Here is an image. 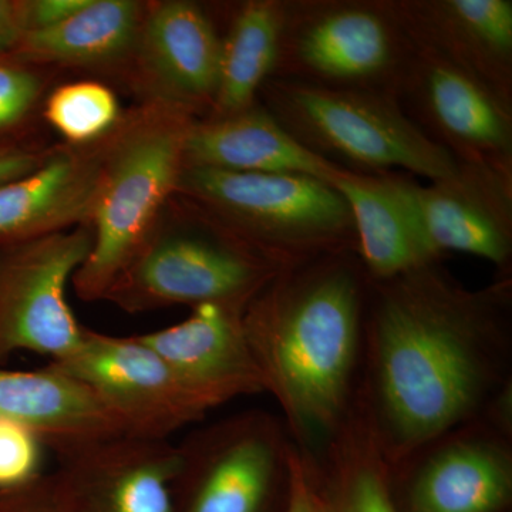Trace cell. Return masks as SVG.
<instances>
[{
  "label": "cell",
  "mask_w": 512,
  "mask_h": 512,
  "mask_svg": "<svg viewBox=\"0 0 512 512\" xmlns=\"http://www.w3.org/2000/svg\"><path fill=\"white\" fill-rule=\"evenodd\" d=\"M370 333L386 457L453 429L494 382L510 281L468 291L437 262L373 281Z\"/></svg>",
  "instance_id": "1"
},
{
  "label": "cell",
  "mask_w": 512,
  "mask_h": 512,
  "mask_svg": "<svg viewBox=\"0 0 512 512\" xmlns=\"http://www.w3.org/2000/svg\"><path fill=\"white\" fill-rule=\"evenodd\" d=\"M349 251L281 269L242 315L249 349L292 429L335 436L348 412L365 292Z\"/></svg>",
  "instance_id": "2"
},
{
  "label": "cell",
  "mask_w": 512,
  "mask_h": 512,
  "mask_svg": "<svg viewBox=\"0 0 512 512\" xmlns=\"http://www.w3.org/2000/svg\"><path fill=\"white\" fill-rule=\"evenodd\" d=\"M195 120L184 107L147 99L124 111L107 136L90 222L92 249L72 279L82 301H103L177 194L185 144Z\"/></svg>",
  "instance_id": "3"
},
{
  "label": "cell",
  "mask_w": 512,
  "mask_h": 512,
  "mask_svg": "<svg viewBox=\"0 0 512 512\" xmlns=\"http://www.w3.org/2000/svg\"><path fill=\"white\" fill-rule=\"evenodd\" d=\"M284 266L175 194L103 301L128 313L204 303L245 309Z\"/></svg>",
  "instance_id": "4"
},
{
  "label": "cell",
  "mask_w": 512,
  "mask_h": 512,
  "mask_svg": "<svg viewBox=\"0 0 512 512\" xmlns=\"http://www.w3.org/2000/svg\"><path fill=\"white\" fill-rule=\"evenodd\" d=\"M265 109L320 157L363 174L394 168L440 181L461 163L431 140L392 94L338 89L301 80L269 79Z\"/></svg>",
  "instance_id": "5"
},
{
  "label": "cell",
  "mask_w": 512,
  "mask_h": 512,
  "mask_svg": "<svg viewBox=\"0 0 512 512\" xmlns=\"http://www.w3.org/2000/svg\"><path fill=\"white\" fill-rule=\"evenodd\" d=\"M177 194L284 268L357 252L348 202L318 178L185 167Z\"/></svg>",
  "instance_id": "6"
},
{
  "label": "cell",
  "mask_w": 512,
  "mask_h": 512,
  "mask_svg": "<svg viewBox=\"0 0 512 512\" xmlns=\"http://www.w3.org/2000/svg\"><path fill=\"white\" fill-rule=\"evenodd\" d=\"M413 45L384 2L286 5L288 79L397 97Z\"/></svg>",
  "instance_id": "7"
},
{
  "label": "cell",
  "mask_w": 512,
  "mask_h": 512,
  "mask_svg": "<svg viewBox=\"0 0 512 512\" xmlns=\"http://www.w3.org/2000/svg\"><path fill=\"white\" fill-rule=\"evenodd\" d=\"M92 244L90 225L0 242V362L20 350L56 362L80 348L86 328L66 289Z\"/></svg>",
  "instance_id": "8"
},
{
  "label": "cell",
  "mask_w": 512,
  "mask_h": 512,
  "mask_svg": "<svg viewBox=\"0 0 512 512\" xmlns=\"http://www.w3.org/2000/svg\"><path fill=\"white\" fill-rule=\"evenodd\" d=\"M177 448L173 512H265L291 477L292 448L265 413L229 417Z\"/></svg>",
  "instance_id": "9"
},
{
  "label": "cell",
  "mask_w": 512,
  "mask_h": 512,
  "mask_svg": "<svg viewBox=\"0 0 512 512\" xmlns=\"http://www.w3.org/2000/svg\"><path fill=\"white\" fill-rule=\"evenodd\" d=\"M47 366L86 386L128 437L167 440L210 410L137 336L86 329L76 352Z\"/></svg>",
  "instance_id": "10"
},
{
  "label": "cell",
  "mask_w": 512,
  "mask_h": 512,
  "mask_svg": "<svg viewBox=\"0 0 512 512\" xmlns=\"http://www.w3.org/2000/svg\"><path fill=\"white\" fill-rule=\"evenodd\" d=\"M397 100L458 163L512 181L511 103L473 74L433 50L413 45Z\"/></svg>",
  "instance_id": "11"
},
{
  "label": "cell",
  "mask_w": 512,
  "mask_h": 512,
  "mask_svg": "<svg viewBox=\"0 0 512 512\" xmlns=\"http://www.w3.org/2000/svg\"><path fill=\"white\" fill-rule=\"evenodd\" d=\"M46 478L59 512H173L178 448L120 436L60 458Z\"/></svg>",
  "instance_id": "12"
},
{
  "label": "cell",
  "mask_w": 512,
  "mask_h": 512,
  "mask_svg": "<svg viewBox=\"0 0 512 512\" xmlns=\"http://www.w3.org/2000/svg\"><path fill=\"white\" fill-rule=\"evenodd\" d=\"M392 177L437 258L444 252H463L497 266L508 264L512 181L466 164L453 178L427 184L400 174Z\"/></svg>",
  "instance_id": "13"
},
{
  "label": "cell",
  "mask_w": 512,
  "mask_h": 512,
  "mask_svg": "<svg viewBox=\"0 0 512 512\" xmlns=\"http://www.w3.org/2000/svg\"><path fill=\"white\" fill-rule=\"evenodd\" d=\"M222 37L197 3H147L134 59L148 99L197 114L211 110L220 80Z\"/></svg>",
  "instance_id": "14"
},
{
  "label": "cell",
  "mask_w": 512,
  "mask_h": 512,
  "mask_svg": "<svg viewBox=\"0 0 512 512\" xmlns=\"http://www.w3.org/2000/svg\"><path fill=\"white\" fill-rule=\"evenodd\" d=\"M384 3L413 45L457 64L511 103V0Z\"/></svg>",
  "instance_id": "15"
},
{
  "label": "cell",
  "mask_w": 512,
  "mask_h": 512,
  "mask_svg": "<svg viewBox=\"0 0 512 512\" xmlns=\"http://www.w3.org/2000/svg\"><path fill=\"white\" fill-rule=\"evenodd\" d=\"M237 306H194L184 322L137 338L154 350L208 409L264 392Z\"/></svg>",
  "instance_id": "16"
},
{
  "label": "cell",
  "mask_w": 512,
  "mask_h": 512,
  "mask_svg": "<svg viewBox=\"0 0 512 512\" xmlns=\"http://www.w3.org/2000/svg\"><path fill=\"white\" fill-rule=\"evenodd\" d=\"M107 136L86 146L52 147L35 171L0 185V242L90 225Z\"/></svg>",
  "instance_id": "17"
},
{
  "label": "cell",
  "mask_w": 512,
  "mask_h": 512,
  "mask_svg": "<svg viewBox=\"0 0 512 512\" xmlns=\"http://www.w3.org/2000/svg\"><path fill=\"white\" fill-rule=\"evenodd\" d=\"M185 167L306 175L330 185L348 170L306 147L258 104L231 116L195 120L185 144Z\"/></svg>",
  "instance_id": "18"
},
{
  "label": "cell",
  "mask_w": 512,
  "mask_h": 512,
  "mask_svg": "<svg viewBox=\"0 0 512 512\" xmlns=\"http://www.w3.org/2000/svg\"><path fill=\"white\" fill-rule=\"evenodd\" d=\"M0 417L28 427L59 458L126 436L86 386L50 366L35 372L0 369Z\"/></svg>",
  "instance_id": "19"
},
{
  "label": "cell",
  "mask_w": 512,
  "mask_h": 512,
  "mask_svg": "<svg viewBox=\"0 0 512 512\" xmlns=\"http://www.w3.org/2000/svg\"><path fill=\"white\" fill-rule=\"evenodd\" d=\"M332 185L348 202L357 254L372 281H386L437 262L392 173L346 170Z\"/></svg>",
  "instance_id": "20"
},
{
  "label": "cell",
  "mask_w": 512,
  "mask_h": 512,
  "mask_svg": "<svg viewBox=\"0 0 512 512\" xmlns=\"http://www.w3.org/2000/svg\"><path fill=\"white\" fill-rule=\"evenodd\" d=\"M147 3L87 0L59 25L23 33L12 57L32 64L97 67L134 56Z\"/></svg>",
  "instance_id": "21"
},
{
  "label": "cell",
  "mask_w": 512,
  "mask_h": 512,
  "mask_svg": "<svg viewBox=\"0 0 512 512\" xmlns=\"http://www.w3.org/2000/svg\"><path fill=\"white\" fill-rule=\"evenodd\" d=\"M511 490L507 451L490 441L457 440L421 467L410 490V511L497 512Z\"/></svg>",
  "instance_id": "22"
},
{
  "label": "cell",
  "mask_w": 512,
  "mask_h": 512,
  "mask_svg": "<svg viewBox=\"0 0 512 512\" xmlns=\"http://www.w3.org/2000/svg\"><path fill=\"white\" fill-rule=\"evenodd\" d=\"M285 22V3L251 0L239 8L222 37L220 80L208 117L231 116L255 106L278 69Z\"/></svg>",
  "instance_id": "23"
},
{
  "label": "cell",
  "mask_w": 512,
  "mask_h": 512,
  "mask_svg": "<svg viewBox=\"0 0 512 512\" xmlns=\"http://www.w3.org/2000/svg\"><path fill=\"white\" fill-rule=\"evenodd\" d=\"M330 448V504L322 512H397L376 429L343 421ZM318 494V493H316ZM319 500V498H318Z\"/></svg>",
  "instance_id": "24"
},
{
  "label": "cell",
  "mask_w": 512,
  "mask_h": 512,
  "mask_svg": "<svg viewBox=\"0 0 512 512\" xmlns=\"http://www.w3.org/2000/svg\"><path fill=\"white\" fill-rule=\"evenodd\" d=\"M119 99L110 87L94 80L63 84L50 93L43 117L70 146L99 141L123 117Z\"/></svg>",
  "instance_id": "25"
},
{
  "label": "cell",
  "mask_w": 512,
  "mask_h": 512,
  "mask_svg": "<svg viewBox=\"0 0 512 512\" xmlns=\"http://www.w3.org/2000/svg\"><path fill=\"white\" fill-rule=\"evenodd\" d=\"M45 87V79L36 66L12 56L0 57V137L29 119Z\"/></svg>",
  "instance_id": "26"
},
{
  "label": "cell",
  "mask_w": 512,
  "mask_h": 512,
  "mask_svg": "<svg viewBox=\"0 0 512 512\" xmlns=\"http://www.w3.org/2000/svg\"><path fill=\"white\" fill-rule=\"evenodd\" d=\"M43 447L28 427L0 417V491L16 490L42 477Z\"/></svg>",
  "instance_id": "27"
},
{
  "label": "cell",
  "mask_w": 512,
  "mask_h": 512,
  "mask_svg": "<svg viewBox=\"0 0 512 512\" xmlns=\"http://www.w3.org/2000/svg\"><path fill=\"white\" fill-rule=\"evenodd\" d=\"M50 148L26 146L15 141H0V185L12 183L32 173L49 157Z\"/></svg>",
  "instance_id": "28"
},
{
  "label": "cell",
  "mask_w": 512,
  "mask_h": 512,
  "mask_svg": "<svg viewBox=\"0 0 512 512\" xmlns=\"http://www.w3.org/2000/svg\"><path fill=\"white\" fill-rule=\"evenodd\" d=\"M86 3L87 0H22L25 33L59 25Z\"/></svg>",
  "instance_id": "29"
},
{
  "label": "cell",
  "mask_w": 512,
  "mask_h": 512,
  "mask_svg": "<svg viewBox=\"0 0 512 512\" xmlns=\"http://www.w3.org/2000/svg\"><path fill=\"white\" fill-rule=\"evenodd\" d=\"M0 495V512H59L43 477Z\"/></svg>",
  "instance_id": "30"
},
{
  "label": "cell",
  "mask_w": 512,
  "mask_h": 512,
  "mask_svg": "<svg viewBox=\"0 0 512 512\" xmlns=\"http://www.w3.org/2000/svg\"><path fill=\"white\" fill-rule=\"evenodd\" d=\"M285 512H322L308 464L298 451H291V483Z\"/></svg>",
  "instance_id": "31"
},
{
  "label": "cell",
  "mask_w": 512,
  "mask_h": 512,
  "mask_svg": "<svg viewBox=\"0 0 512 512\" xmlns=\"http://www.w3.org/2000/svg\"><path fill=\"white\" fill-rule=\"evenodd\" d=\"M23 33L22 0H0V57L12 55Z\"/></svg>",
  "instance_id": "32"
}]
</instances>
